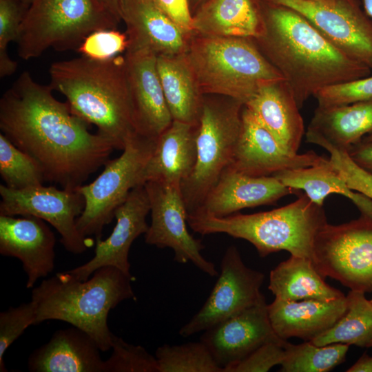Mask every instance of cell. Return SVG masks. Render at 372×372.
I'll return each instance as SVG.
<instances>
[{
	"instance_id": "cell-9",
	"label": "cell",
	"mask_w": 372,
	"mask_h": 372,
	"mask_svg": "<svg viewBox=\"0 0 372 372\" xmlns=\"http://www.w3.org/2000/svg\"><path fill=\"white\" fill-rule=\"evenodd\" d=\"M156 139L136 134L126 143L123 153L109 159L100 175L76 191L83 197L84 209L76 227L84 236L101 239L104 227L114 218V211L130 192L142 184V174Z\"/></svg>"
},
{
	"instance_id": "cell-14",
	"label": "cell",
	"mask_w": 372,
	"mask_h": 372,
	"mask_svg": "<svg viewBox=\"0 0 372 372\" xmlns=\"http://www.w3.org/2000/svg\"><path fill=\"white\" fill-rule=\"evenodd\" d=\"M304 16L327 40L372 70V19L358 0H265Z\"/></svg>"
},
{
	"instance_id": "cell-8",
	"label": "cell",
	"mask_w": 372,
	"mask_h": 372,
	"mask_svg": "<svg viewBox=\"0 0 372 372\" xmlns=\"http://www.w3.org/2000/svg\"><path fill=\"white\" fill-rule=\"evenodd\" d=\"M244 103L205 95L196 130V161L180 184L188 214L196 211L229 165L240 136Z\"/></svg>"
},
{
	"instance_id": "cell-22",
	"label": "cell",
	"mask_w": 372,
	"mask_h": 372,
	"mask_svg": "<svg viewBox=\"0 0 372 372\" xmlns=\"http://www.w3.org/2000/svg\"><path fill=\"white\" fill-rule=\"evenodd\" d=\"M346 296L332 300H283L275 298L267 306L276 334L283 340L311 341L329 329L344 313Z\"/></svg>"
},
{
	"instance_id": "cell-36",
	"label": "cell",
	"mask_w": 372,
	"mask_h": 372,
	"mask_svg": "<svg viewBox=\"0 0 372 372\" xmlns=\"http://www.w3.org/2000/svg\"><path fill=\"white\" fill-rule=\"evenodd\" d=\"M27 7L21 0H0V76L12 75L17 63L7 51L8 44L17 41Z\"/></svg>"
},
{
	"instance_id": "cell-49",
	"label": "cell",
	"mask_w": 372,
	"mask_h": 372,
	"mask_svg": "<svg viewBox=\"0 0 372 372\" xmlns=\"http://www.w3.org/2000/svg\"><path fill=\"white\" fill-rule=\"evenodd\" d=\"M362 139L366 140V141H372V134H370L364 136Z\"/></svg>"
},
{
	"instance_id": "cell-31",
	"label": "cell",
	"mask_w": 372,
	"mask_h": 372,
	"mask_svg": "<svg viewBox=\"0 0 372 372\" xmlns=\"http://www.w3.org/2000/svg\"><path fill=\"white\" fill-rule=\"evenodd\" d=\"M347 309L340 318L327 331L311 340L323 346L333 343L367 347L372 340V301L365 293L350 290Z\"/></svg>"
},
{
	"instance_id": "cell-46",
	"label": "cell",
	"mask_w": 372,
	"mask_h": 372,
	"mask_svg": "<svg viewBox=\"0 0 372 372\" xmlns=\"http://www.w3.org/2000/svg\"><path fill=\"white\" fill-rule=\"evenodd\" d=\"M362 2L364 12L372 19V0H362Z\"/></svg>"
},
{
	"instance_id": "cell-6",
	"label": "cell",
	"mask_w": 372,
	"mask_h": 372,
	"mask_svg": "<svg viewBox=\"0 0 372 372\" xmlns=\"http://www.w3.org/2000/svg\"><path fill=\"white\" fill-rule=\"evenodd\" d=\"M203 95H218L244 105L263 85L284 79L252 38L192 34L185 52Z\"/></svg>"
},
{
	"instance_id": "cell-35",
	"label": "cell",
	"mask_w": 372,
	"mask_h": 372,
	"mask_svg": "<svg viewBox=\"0 0 372 372\" xmlns=\"http://www.w3.org/2000/svg\"><path fill=\"white\" fill-rule=\"evenodd\" d=\"M111 349L104 361V372H159L156 356L141 345L127 343L112 333Z\"/></svg>"
},
{
	"instance_id": "cell-42",
	"label": "cell",
	"mask_w": 372,
	"mask_h": 372,
	"mask_svg": "<svg viewBox=\"0 0 372 372\" xmlns=\"http://www.w3.org/2000/svg\"><path fill=\"white\" fill-rule=\"evenodd\" d=\"M154 1L184 32L190 35L193 34L192 12L189 0H154Z\"/></svg>"
},
{
	"instance_id": "cell-10",
	"label": "cell",
	"mask_w": 372,
	"mask_h": 372,
	"mask_svg": "<svg viewBox=\"0 0 372 372\" xmlns=\"http://www.w3.org/2000/svg\"><path fill=\"white\" fill-rule=\"evenodd\" d=\"M312 261L323 277L350 290L372 292V219L361 215L340 225L325 224L315 238Z\"/></svg>"
},
{
	"instance_id": "cell-33",
	"label": "cell",
	"mask_w": 372,
	"mask_h": 372,
	"mask_svg": "<svg viewBox=\"0 0 372 372\" xmlns=\"http://www.w3.org/2000/svg\"><path fill=\"white\" fill-rule=\"evenodd\" d=\"M155 356L159 372H223L200 340L179 345L165 344L157 348Z\"/></svg>"
},
{
	"instance_id": "cell-4",
	"label": "cell",
	"mask_w": 372,
	"mask_h": 372,
	"mask_svg": "<svg viewBox=\"0 0 372 372\" xmlns=\"http://www.w3.org/2000/svg\"><path fill=\"white\" fill-rule=\"evenodd\" d=\"M134 280L112 266L96 269L86 280L66 271L56 273L32 291L34 325L50 320L66 322L91 336L101 351H109L112 335L107 324L109 313L121 302L136 299L132 286Z\"/></svg>"
},
{
	"instance_id": "cell-18",
	"label": "cell",
	"mask_w": 372,
	"mask_h": 372,
	"mask_svg": "<svg viewBox=\"0 0 372 372\" xmlns=\"http://www.w3.org/2000/svg\"><path fill=\"white\" fill-rule=\"evenodd\" d=\"M262 298L254 305L205 330L200 337L224 369L242 360L261 345L279 338L269 320Z\"/></svg>"
},
{
	"instance_id": "cell-44",
	"label": "cell",
	"mask_w": 372,
	"mask_h": 372,
	"mask_svg": "<svg viewBox=\"0 0 372 372\" xmlns=\"http://www.w3.org/2000/svg\"><path fill=\"white\" fill-rule=\"evenodd\" d=\"M347 372H372V356L364 353Z\"/></svg>"
},
{
	"instance_id": "cell-45",
	"label": "cell",
	"mask_w": 372,
	"mask_h": 372,
	"mask_svg": "<svg viewBox=\"0 0 372 372\" xmlns=\"http://www.w3.org/2000/svg\"><path fill=\"white\" fill-rule=\"evenodd\" d=\"M105 9L120 22L119 3L120 0H99Z\"/></svg>"
},
{
	"instance_id": "cell-15",
	"label": "cell",
	"mask_w": 372,
	"mask_h": 372,
	"mask_svg": "<svg viewBox=\"0 0 372 372\" xmlns=\"http://www.w3.org/2000/svg\"><path fill=\"white\" fill-rule=\"evenodd\" d=\"M328 161L313 151L304 154L289 152L244 105L240 136L227 167L251 176H266Z\"/></svg>"
},
{
	"instance_id": "cell-7",
	"label": "cell",
	"mask_w": 372,
	"mask_h": 372,
	"mask_svg": "<svg viewBox=\"0 0 372 372\" xmlns=\"http://www.w3.org/2000/svg\"><path fill=\"white\" fill-rule=\"evenodd\" d=\"M118 23L99 0H32L21 25L17 53L30 60L50 48L76 50L90 33Z\"/></svg>"
},
{
	"instance_id": "cell-17",
	"label": "cell",
	"mask_w": 372,
	"mask_h": 372,
	"mask_svg": "<svg viewBox=\"0 0 372 372\" xmlns=\"http://www.w3.org/2000/svg\"><path fill=\"white\" fill-rule=\"evenodd\" d=\"M150 211L144 185L134 188L114 211L116 225L105 240H96L94 256L87 262L66 271L80 280H86L98 269L112 266L125 273L130 272L128 256L133 242L149 227L146 217Z\"/></svg>"
},
{
	"instance_id": "cell-25",
	"label": "cell",
	"mask_w": 372,
	"mask_h": 372,
	"mask_svg": "<svg viewBox=\"0 0 372 372\" xmlns=\"http://www.w3.org/2000/svg\"><path fill=\"white\" fill-rule=\"evenodd\" d=\"M197 125L173 120L158 136L143 172V185L158 180L180 185L190 175L196 161Z\"/></svg>"
},
{
	"instance_id": "cell-26",
	"label": "cell",
	"mask_w": 372,
	"mask_h": 372,
	"mask_svg": "<svg viewBox=\"0 0 372 372\" xmlns=\"http://www.w3.org/2000/svg\"><path fill=\"white\" fill-rule=\"evenodd\" d=\"M193 34L258 37L264 29L262 0H205L192 14Z\"/></svg>"
},
{
	"instance_id": "cell-52",
	"label": "cell",
	"mask_w": 372,
	"mask_h": 372,
	"mask_svg": "<svg viewBox=\"0 0 372 372\" xmlns=\"http://www.w3.org/2000/svg\"><path fill=\"white\" fill-rule=\"evenodd\" d=\"M371 300L372 301V299H371Z\"/></svg>"
},
{
	"instance_id": "cell-1",
	"label": "cell",
	"mask_w": 372,
	"mask_h": 372,
	"mask_svg": "<svg viewBox=\"0 0 372 372\" xmlns=\"http://www.w3.org/2000/svg\"><path fill=\"white\" fill-rule=\"evenodd\" d=\"M53 90L23 72L0 99L1 133L37 161L45 180L76 190L114 149L104 136L91 133Z\"/></svg>"
},
{
	"instance_id": "cell-19",
	"label": "cell",
	"mask_w": 372,
	"mask_h": 372,
	"mask_svg": "<svg viewBox=\"0 0 372 372\" xmlns=\"http://www.w3.org/2000/svg\"><path fill=\"white\" fill-rule=\"evenodd\" d=\"M55 242L54 233L39 218L0 215V254L21 262L28 289L53 271Z\"/></svg>"
},
{
	"instance_id": "cell-5",
	"label": "cell",
	"mask_w": 372,
	"mask_h": 372,
	"mask_svg": "<svg viewBox=\"0 0 372 372\" xmlns=\"http://www.w3.org/2000/svg\"><path fill=\"white\" fill-rule=\"evenodd\" d=\"M327 223L323 206L303 193L295 201L267 211L224 217L188 214L187 224L198 234L223 233L252 244L261 257L280 251L313 260V244Z\"/></svg>"
},
{
	"instance_id": "cell-34",
	"label": "cell",
	"mask_w": 372,
	"mask_h": 372,
	"mask_svg": "<svg viewBox=\"0 0 372 372\" xmlns=\"http://www.w3.org/2000/svg\"><path fill=\"white\" fill-rule=\"evenodd\" d=\"M0 174L5 185L21 189L43 185L45 178L37 161L0 134Z\"/></svg>"
},
{
	"instance_id": "cell-39",
	"label": "cell",
	"mask_w": 372,
	"mask_h": 372,
	"mask_svg": "<svg viewBox=\"0 0 372 372\" xmlns=\"http://www.w3.org/2000/svg\"><path fill=\"white\" fill-rule=\"evenodd\" d=\"M319 107H331L372 101V76L332 85L315 95Z\"/></svg>"
},
{
	"instance_id": "cell-20",
	"label": "cell",
	"mask_w": 372,
	"mask_h": 372,
	"mask_svg": "<svg viewBox=\"0 0 372 372\" xmlns=\"http://www.w3.org/2000/svg\"><path fill=\"white\" fill-rule=\"evenodd\" d=\"M298 192L273 176H251L227 167L200 207L189 214L224 217L241 209L272 205Z\"/></svg>"
},
{
	"instance_id": "cell-37",
	"label": "cell",
	"mask_w": 372,
	"mask_h": 372,
	"mask_svg": "<svg viewBox=\"0 0 372 372\" xmlns=\"http://www.w3.org/2000/svg\"><path fill=\"white\" fill-rule=\"evenodd\" d=\"M36 305L31 300L0 313V371H8L4 354L10 346L30 325H34Z\"/></svg>"
},
{
	"instance_id": "cell-27",
	"label": "cell",
	"mask_w": 372,
	"mask_h": 372,
	"mask_svg": "<svg viewBox=\"0 0 372 372\" xmlns=\"http://www.w3.org/2000/svg\"><path fill=\"white\" fill-rule=\"evenodd\" d=\"M372 134V101L347 105L319 107L305 132L306 141L326 143L339 149H347Z\"/></svg>"
},
{
	"instance_id": "cell-16",
	"label": "cell",
	"mask_w": 372,
	"mask_h": 372,
	"mask_svg": "<svg viewBox=\"0 0 372 372\" xmlns=\"http://www.w3.org/2000/svg\"><path fill=\"white\" fill-rule=\"evenodd\" d=\"M125 68L134 124L138 134L156 139L173 121L152 51L127 49Z\"/></svg>"
},
{
	"instance_id": "cell-28",
	"label": "cell",
	"mask_w": 372,
	"mask_h": 372,
	"mask_svg": "<svg viewBox=\"0 0 372 372\" xmlns=\"http://www.w3.org/2000/svg\"><path fill=\"white\" fill-rule=\"evenodd\" d=\"M156 66L172 119L197 125L204 95L199 89L185 52L158 55Z\"/></svg>"
},
{
	"instance_id": "cell-38",
	"label": "cell",
	"mask_w": 372,
	"mask_h": 372,
	"mask_svg": "<svg viewBox=\"0 0 372 372\" xmlns=\"http://www.w3.org/2000/svg\"><path fill=\"white\" fill-rule=\"evenodd\" d=\"M127 47L125 32L116 28H106L90 33L76 50L81 56L90 59L107 61L125 53Z\"/></svg>"
},
{
	"instance_id": "cell-32",
	"label": "cell",
	"mask_w": 372,
	"mask_h": 372,
	"mask_svg": "<svg viewBox=\"0 0 372 372\" xmlns=\"http://www.w3.org/2000/svg\"><path fill=\"white\" fill-rule=\"evenodd\" d=\"M349 344L318 346L311 341L293 344L287 342L280 372H327L343 363Z\"/></svg>"
},
{
	"instance_id": "cell-41",
	"label": "cell",
	"mask_w": 372,
	"mask_h": 372,
	"mask_svg": "<svg viewBox=\"0 0 372 372\" xmlns=\"http://www.w3.org/2000/svg\"><path fill=\"white\" fill-rule=\"evenodd\" d=\"M318 145L329 153L330 163L339 172L349 188L372 200V175L356 165L346 150L337 149L323 142Z\"/></svg>"
},
{
	"instance_id": "cell-23",
	"label": "cell",
	"mask_w": 372,
	"mask_h": 372,
	"mask_svg": "<svg viewBox=\"0 0 372 372\" xmlns=\"http://www.w3.org/2000/svg\"><path fill=\"white\" fill-rule=\"evenodd\" d=\"M94 340L81 329H59L36 349L28 361L31 372H104V361Z\"/></svg>"
},
{
	"instance_id": "cell-47",
	"label": "cell",
	"mask_w": 372,
	"mask_h": 372,
	"mask_svg": "<svg viewBox=\"0 0 372 372\" xmlns=\"http://www.w3.org/2000/svg\"><path fill=\"white\" fill-rule=\"evenodd\" d=\"M192 12L195 11L205 0H189Z\"/></svg>"
},
{
	"instance_id": "cell-29",
	"label": "cell",
	"mask_w": 372,
	"mask_h": 372,
	"mask_svg": "<svg viewBox=\"0 0 372 372\" xmlns=\"http://www.w3.org/2000/svg\"><path fill=\"white\" fill-rule=\"evenodd\" d=\"M273 176L285 186L303 191L312 202L319 205L323 206L330 194L342 195L354 203L362 216L372 219V200L350 189L329 158L322 164L282 170Z\"/></svg>"
},
{
	"instance_id": "cell-48",
	"label": "cell",
	"mask_w": 372,
	"mask_h": 372,
	"mask_svg": "<svg viewBox=\"0 0 372 372\" xmlns=\"http://www.w3.org/2000/svg\"><path fill=\"white\" fill-rule=\"evenodd\" d=\"M27 7L29 6L32 0H21Z\"/></svg>"
},
{
	"instance_id": "cell-30",
	"label": "cell",
	"mask_w": 372,
	"mask_h": 372,
	"mask_svg": "<svg viewBox=\"0 0 372 372\" xmlns=\"http://www.w3.org/2000/svg\"><path fill=\"white\" fill-rule=\"evenodd\" d=\"M268 289L275 298L283 300H332L345 296L325 282L311 259L293 255L271 271Z\"/></svg>"
},
{
	"instance_id": "cell-3",
	"label": "cell",
	"mask_w": 372,
	"mask_h": 372,
	"mask_svg": "<svg viewBox=\"0 0 372 372\" xmlns=\"http://www.w3.org/2000/svg\"><path fill=\"white\" fill-rule=\"evenodd\" d=\"M50 85L67 99L72 112L123 150L136 132L128 91L124 54L107 61L81 56L56 61Z\"/></svg>"
},
{
	"instance_id": "cell-13",
	"label": "cell",
	"mask_w": 372,
	"mask_h": 372,
	"mask_svg": "<svg viewBox=\"0 0 372 372\" xmlns=\"http://www.w3.org/2000/svg\"><path fill=\"white\" fill-rule=\"evenodd\" d=\"M261 271L248 267L236 246L225 251L220 273L201 309L179 330L187 338L212 327L258 302L264 295Z\"/></svg>"
},
{
	"instance_id": "cell-40",
	"label": "cell",
	"mask_w": 372,
	"mask_h": 372,
	"mask_svg": "<svg viewBox=\"0 0 372 372\" xmlns=\"http://www.w3.org/2000/svg\"><path fill=\"white\" fill-rule=\"evenodd\" d=\"M287 340L279 338L267 342L247 357L226 368L224 372H267L280 365L285 355Z\"/></svg>"
},
{
	"instance_id": "cell-2",
	"label": "cell",
	"mask_w": 372,
	"mask_h": 372,
	"mask_svg": "<svg viewBox=\"0 0 372 372\" xmlns=\"http://www.w3.org/2000/svg\"><path fill=\"white\" fill-rule=\"evenodd\" d=\"M262 33L253 39L300 109L324 87L370 75L369 67L336 48L297 11L262 0Z\"/></svg>"
},
{
	"instance_id": "cell-43",
	"label": "cell",
	"mask_w": 372,
	"mask_h": 372,
	"mask_svg": "<svg viewBox=\"0 0 372 372\" xmlns=\"http://www.w3.org/2000/svg\"><path fill=\"white\" fill-rule=\"evenodd\" d=\"M347 152L356 165L372 175V141L362 139Z\"/></svg>"
},
{
	"instance_id": "cell-50",
	"label": "cell",
	"mask_w": 372,
	"mask_h": 372,
	"mask_svg": "<svg viewBox=\"0 0 372 372\" xmlns=\"http://www.w3.org/2000/svg\"><path fill=\"white\" fill-rule=\"evenodd\" d=\"M313 1L324 2V3H333L335 0H313Z\"/></svg>"
},
{
	"instance_id": "cell-11",
	"label": "cell",
	"mask_w": 372,
	"mask_h": 372,
	"mask_svg": "<svg viewBox=\"0 0 372 372\" xmlns=\"http://www.w3.org/2000/svg\"><path fill=\"white\" fill-rule=\"evenodd\" d=\"M143 185L151 214V223L144 234L145 242L161 249L170 248L177 262H192L209 276H217L214 264L201 254L205 248L201 240L194 238L187 229L188 213L180 185L158 180L147 181Z\"/></svg>"
},
{
	"instance_id": "cell-12",
	"label": "cell",
	"mask_w": 372,
	"mask_h": 372,
	"mask_svg": "<svg viewBox=\"0 0 372 372\" xmlns=\"http://www.w3.org/2000/svg\"><path fill=\"white\" fill-rule=\"evenodd\" d=\"M0 215L33 216L48 222L59 233L64 248L73 254H83L90 247L89 239L76 227L85 205L76 190L43 185L15 189L0 185Z\"/></svg>"
},
{
	"instance_id": "cell-51",
	"label": "cell",
	"mask_w": 372,
	"mask_h": 372,
	"mask_svg": "<svg viewBox=\"0 0 372 372\" xmlns=\"http://www.w3.org/2000/svg\"><path fill=\"white\" fill-rule=\"evenodd\" d=\"M367 348H372V340L370 342V343L368 344Z\"/></svg>"
},
{
	"instance_id": "cell-24",
	"label": "cell",
	"mask_w": 372,
	"mask_h": 372,
	"mask_svg": "<svg viewBox=\"0 0 372 372\" xmlns=\"http://www.w3.org/2000/svg\"><path fill=\"white\" fill-rule=\"evenodd\" d=\"M245 106L287 151L298 153L305 133L304 121L284 79L261 86Z\"/></svg>"
},
{
	"instance_id": "cell-21",
	"label": "cell",
	"mask_w": 372,
	"mask_h": 372,
	"mask_svg": "<svg viewBox=\"0 0 372 372\" xmlns=\"http://www.w3.org/2000/svg\"><path fill=\"white\" fill-rule=\"evenodd\" d=\"M119 12L126 26L127 49L145 48L157 56L187 51L192 34L184 32L154 0H120Z\"/></svg>"
}]
</instances>
